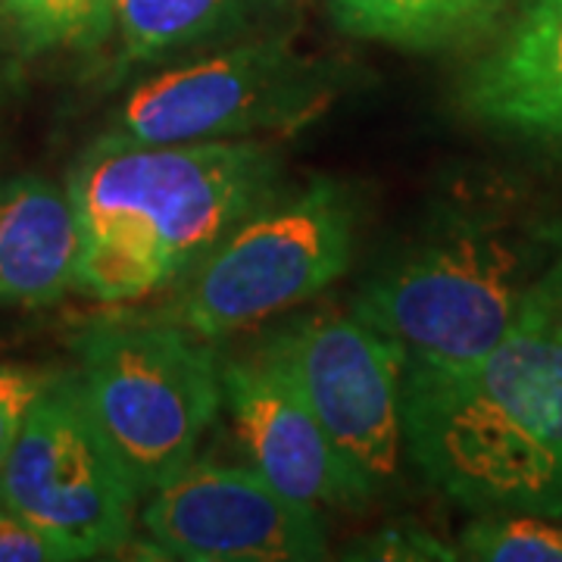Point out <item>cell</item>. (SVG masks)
I'll return each mask as SVG.
<instances>
[{"mask_svg":"<svg viewBox=\"0 0 562 562\" xmlns=\"http://www.w3.org/2000/svg\"><path fill=\"white\" fill-rule=\"evenodd\" d=\"M401 419L409 460L443 497L562 519V319L541 303L472 366H406Z\"/></svg>","mask_w":562,"mask_h":562,"instance_id":"obj_1","label":"cell"},{"mask_svg":"<svg viewBox=\"0 0 562 562\" xmlns=\"http://www.w3.org/2000/svg\"><path fill=\"white\" fill-rule=\"evenodd\" d=\"M279 184V154L262 138H98L66 179L81 228L76 288L106 303L157 294L272 201Z\"/></svg>","mask_w":562,"mask_h":562,"instance_id":"obj_2","label":"cell"},{"mask_svg":"<svg viewBox=\"0 0 562 562\" xmlns=\"http://www.w3.org/2000/svg\"><path fill=\"white\" fill-rule=\"evenodd\" d=\"M535 281L531 254L503 225L457 220L384 266L353 313L397 344L406 366L460 369L525 319Z\"/></svg>","mask_w":562,"mask_h":562,"instance_id":"obj_3","label":"cell"},{"mask_svg":"<svg viewBox=\"0 0 562 562\" xmlns=\"http://www.w3.org/2000/svg\"><path fill=\"white\" fill-rule=\"evenodd\" d=\"M76 357L81 391L140 494L198 460L222 406L213 341L169 316H103L81 328Z\"/></svg>","mask_w":562,"mask_h":562,"instance_id":"obj_4","label":"cell"},{"mask_svg":"<svg viewBox=\"0 0 562 562\" xmlns=\"http://www.w3.org/2000/svg\"><path fill=\"white\" fill-rule=\"evenodd\" d=\"M357 203L331 179L272 198L232 228L184 279L162 313L206 341L313 301L347 272Z\"/></svg>","mask_w":562,"mask_h":562,"instance_id":"obj_5","label":"cell"},{"mask_svg":"<svg viewBox=\"0 0 562 562\" xmlns=\"http://www.w3.org/2000/svg\"><path fill=\"white\" fill-rule=\"evenodd\" d=\"M341 81V69L288 41H254L135 85L101 138L188 144L297 132L328 110Z\"/></svg>","mask_w":562,"mask_h":562,"instance_id":"obj_6","label":"cell"},{"mask_svg":"<svg viewBox=\"0 0 562 562\" xmlns=\"http://www.w3.org/2000/svg\"><path fill=\"white\" fill-rule=\"evenodd\" d=\"M138 497V482L106 438L79 375L57 372L0 465V506L91 560L132 543Z\"/></svg>","mask_w":562,"mask_h":562,"instance_id":"obj_7","label":"cell"},{"mask_svg":"<svg viewBox=\"0 0 562 562\" xmlns=\"http://www.w3.org/2000/svg\"><path fill=\"white\" fill-rule=\"evenodd\" d=\"M301 391L322 428L372 491L394 482L403 450L406 357L357 313L319 310L281 328L260 350Z\"/></svg>","mask_w":562,"mask_h":562,"instance_id":"obj_8","label":"cell"},{"mask_svg":"<svg viewBox=\"0 0 562 562\" xmlns=\"http://www.w3.org/2000/svg\"><path fill=\"white\" fill-rule=\"evenodd\" d=\"M150 547L184 562H310L328 553L322 509L291 501L254 465L194 460L150 491Z\"/></svg>","mask_w":562,"mask_h":562,"instance_id":"obj_9","label":"cell"},{"mask_svg":"<svg viewBox=\"0 0 562 562\" xmlns=\"http://www.w3.org/2000/svg\"><path fill=\"white\" fill-rule=\"evenodd\" d=\"M222 406L250 465L291 501L316 509H360L372 501V484L260 350L222 362Z\"/></svg>","mask_w":562,"mask_h":562,"instance_id":"obj_10","label":"cell"},{"mask_svg":"<svg viewBox=\"0 0 562 562\" xmlns=\"http://www.w3.org/2000/svg\"><path fill=\"white\" fill-rule=\"evenodd\" d=\"M460 106L501 135L562 144V0H522L506 32L465 69Z\"/></svg>","mask_w":562,"mask_h":562,"instance_id":"obj_11","label":"cell"},{"mask_svg":"<svg viewBox=\"0 0 562 562\" xmlns=\"http://www.w3.org/2000/svg\"><path fill=\"white\" fill-rule=\"evenodd\" d=\"M79 216L69 191L41 176L0 179V301L50 306L76 288Z\"/></svg>","mask_w":562,"mask_h":562,"instance_id":"obj_12","label":"cell"},{"mask_svg":"<svg viewBox=\"0 0 562 562\" xmlns=\"http://www.w3.org/2000/svg\"><path fill=\"white\" fill-rule=\"evenodd\" d=\"M260 0H116L120 60L157 63L238 29Z\"/></svg>","mask_w":562,"mask_h":562,"instance_id":"obj_13","label":"cell"},{"mask_svg":"<svg viewBox=\"0 0 562 562\" xmlns=\"http://www.w3.org/2000/svg\"><path fill=\"white\" fill-rule=\"evenodd\" d=\"M494 0H331V16L347 35L406 50H435L482 25Z\"/></svg>","mask_w":562,"mask_h":562,"instance_id":"obj_14","label":"cell"},{"mask_svg":"<svg viewBox=\"0 0 562 562\" xmlns=\"http://www.w3.org/2000/svg\"><path fill=\"white\" fill-rule=\"evenodd\" d=\"M116 0H0L3 32L22 57L98 50L113 32Z\"/></svg>","mask_w":562,"mask_h":562,"instance_id":"obj_15","label":"cell"},{"mask_svg":"<svg viewBox=\"0 0 562 562\" xmlns=\"http://www.w3.org/2000/svg\"><path fill=\"white\" fill-rule=\"evenodd\" d=\"M460 550L479 562H562V519L484 516L462 531Z\"/></svg>","mask_w":562,"mask_h":562,"instance_id":"obj_16","label":"cell"},{"mask_svg":"<svg viewBox=\"0 0 562 562\" xmlns=\"http://www.w3.org/2000/svg\"><path fill=\"white\" fill-rule=\"evenodd\" d=\"M57 372L35 366H0V465L20 438L22 422Z\"/></svg>","mask_w":562,"mask_h":562,"instance_id":"obj_17","label":"cell"},{"mask_svg":"<svg viewBox=\"0 0 562 562\" xmlns=\"http://www.w3.org/2000/svg\"><path fill=\"white\" fill-rule=\"evenodd\" d=\"M350 560H425L443 562L460 560L457 550H450L447 543L438 541L431 531H425L419 525H387L379 535H369L350 553Z\"/></svg>","mask_w":562,"mask_h":562,"instance_id":"obj_18","label":"cell"},{"mask_svg":"<svg viewBox=\"0 0 562 562\" xmlns=\"http://www.w3.org/2000/svg\"><path fill=\"white\" fill-rule=\"evenodd\" d=\"M79 550L25 516L0 506V562H76Z\"/></svg>","mask_w":562,"mask_h":562,"instance_id":"obj_19","label":"cell"},{"mask_svg":"<svg viewBox=\"0 0 562 562\" xmlns=\"http://www.w3.org/2000/svg\"><path fill=\"white\" fill-rule=\"evenodd\" d=\"M547 244H550V260L535 281V303H541L543 310L557 313L562 319V222L547 228Z\"/></svg>","mask_w":562,"mask_h":562,"instance_id":"obj_20","label":"cell"},{"mask_svg":"<svg viewBox=\"0 0 562 562\" xmlns=\"http://www.w3.org/2000/svg\"><path fill=\"white\" fill-rule=\"evenodd\" d=\"M22 81V50L7 32H0V106L16 94Z\"/></svg>","mask_w":562,"mask_h":562,"instance_id":"obj_21","label":"cell"}]
</instances>
